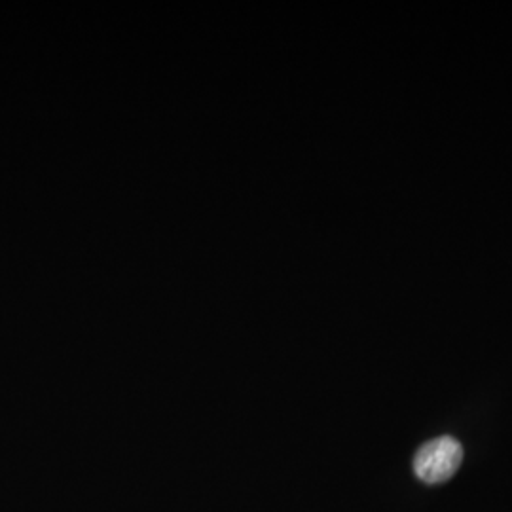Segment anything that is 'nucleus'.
<instances>
[{
  "instance_id": "f257e3e1",
  "label": "nucleus",
  "mask_w": 512,
  "mask_h": 512,
  "mask_svg": "<svg viewBox=\"0 0 512 512\" xmlns=\"http://www.w3.org/2000/svg\"><path fill=\"white\" fill-rule=\"evenodd\" d=\"M463 461V448L452 437H439L421 446L414 458V471L427 484H439L456 475Z\"/></svg>"
}]
</instances>
